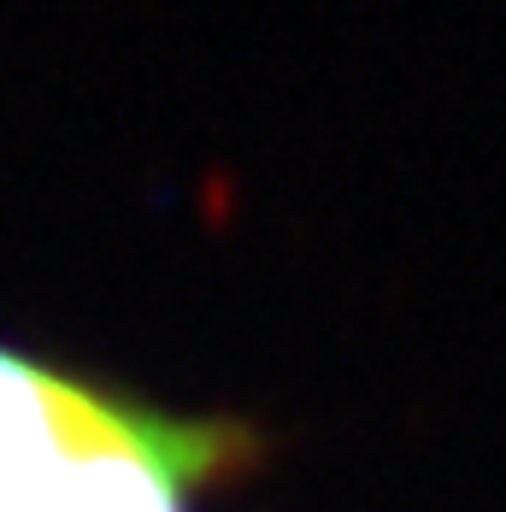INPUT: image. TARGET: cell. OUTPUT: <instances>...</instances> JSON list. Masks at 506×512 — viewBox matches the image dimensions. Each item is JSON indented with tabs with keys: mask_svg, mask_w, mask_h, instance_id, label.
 <instances>
[{
	"mask_svg": "<svg viewBox=\"0 0 506 512\" xmlns=\"http://www.w3.org/2000/svg\"><path fill=\"white\" fill-rule=\"evenodd\" d=\"M230 454V424L159 418L106 401L71 448L0 495V512H195V489L218 477Z\"/></svg>",
	"mask_w": 506,
	"mask_h": 512,
	"instance_id": "6da1fadb",
	"label": "cell"
},
{
	"mask_svg": "<svg viewBox=\"0 0 506 512\" xmlns=\"http://www.w3.org/2000/svg\"><path fill=\"white\" fill-rule=\"evenodd\" d=\"M101 412L106 395H89L71 377L0 348V495L48 465L59 448H71Z\"/></svg>",
	"mask_w": 506,
	"mask_h": 512,
	"instance_id": "7a4b0ae2",
	"label": "cell"
}]
</instances>
